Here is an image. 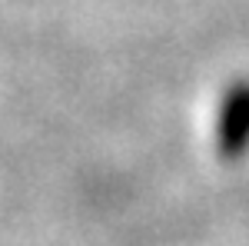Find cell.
Returning <instances> with one entry per match:
<instances>
[{
    "label": "cell",
    "instance_id": "1",
    "mask_svg": "<svg viewBox=\"0 0 249 246\" xmlns=\"http://www.w3.org/2000/svg\"><path fill=\"white\" fill-rule=\"evenodd\" d=\"M249 147V80L236 83L219 114V150L223 156H239Z\"/></svg>",
    "mask_w": 249,
    "mask_h": 246
}]
</instances>
